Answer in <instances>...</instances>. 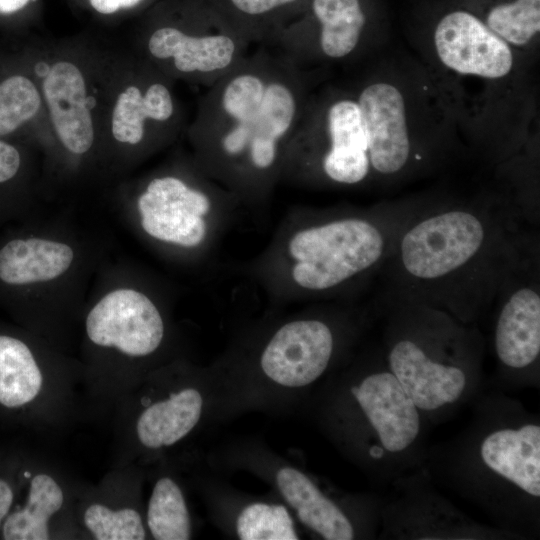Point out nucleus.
<instances>
[{
    "label": "nucleus",
    "mask_w": 540,
    "mask_h": 540,
    "mask_svg": "<svg viewBox=\"0 0 540 540\" xmlns=\"http://www.w3.org/2000/svg\"><path fill=\"white\" fill-rule=\"evenodd\" d=\"M503 195L418 205L400 228L380 273L386 296L475 314L494 301L502 283L538 239Z\"/></svg>",
    "instance_id": "f257e3e1"
},
{
    "label": "nucleus",
    "mask_w": 540,
    "mask_h": 540,
    "mask_svg": "<svg viewBox=\"0 0 540 540\" xmlns=\"http://www.w3.org/2000/svg\"><path fill=\"white\" fill-rule=\"evenodd\" d=\"M313 72L260 45L208 87L190 127L197 166L252 211L269 206Z\"/></svg>",
    "instance_id": "f03ea898"
},
{
    "label": "nucleus",
    "mask_w": 540,
    "mask_h": 540,
    "mask_svg": "<svg viewBox=\"0 0 540 540\" xmlns=\"http://www.w3.org/2000/svg\"><path fill=\"white\" fill-rule=\"evenodd\" d=\"M418 46L456 129L473 146L502 164L528 150L535 92L527 56L465 10L442 16Z\"/></svg>",
    "instance_id": "7ed1b4c3"
},
{
    "label": "nucleus",
    "mask_w": 540,
    "mask_h": 540,
    "mask_svg": "<svg viewBox=\"0 0 540 540\" xmlns=\"http://www.w3.org/2000/svg\"><path fill=\"white\" fill-rule=\"evenodd\" d=\"M419 201L293 209L265 249L246 266L247 273L275 298L348 294L381 271Z\"/></svg>",
    "instance_id": "20e7f679"
},
{
    "label": "nucleus",
    "mask_w": 540,
    "mask_h": 540,
    "mask_svg": "<svg viewBox=\"0 0 540 540\" xmlns=\"http://www.w3.org/2000/svg\"><path fill=\"white\" fill-rule=\"evenodd\" d=\"M365 127L373 185H393L438 166L454 122L421 65L377 68L352 87Z\"/></svg>",
    "instance_id": "39448f33"
},
{
    "label": "nucleus",
    "mask_w": 540,
    "mask_h": 540,
    "mask_svg": "<svg viewBox=\"0 0 540 540\" xmlns=\"http://www.w3.org/2000/svg\"><path fill=\"white\" fill-rule=\"evenodd\" d=\"M282 180L314 189L373 185L368 139L353 89L313 92L289 142Z\"/></svg>",
    "instance_id": "423d86ee"
},
{
    "label": "nucleus",
    "mask_w": 540,
    "mask_h": 540,
    "mask_svg": "<svg viewBox=\"0 0 540 540\" xmlns=\"http://www.w3.org/2000/svg\"><path fill=\"white\" fill-rule=\"evenodd\" d=\"M147 62L165 76L207 88L236 66L251 45L210 0H162L143 35Z\"/></svg>",
    "instance_id": "0eeeda50"
},
{
    "label": "nucleus",
    "mask_w": 540,
    "mask_h": 540,
    "mask_svg": "<svg viewBox=\"0 0 540 540\" xmlns=\"http://www.w3.org/2000/svg\"><path fill=\"white\" fill-rule=\"evenodd\" d=\"M137 205L150 237L185 249L213 247L241 206L200 168L193 178L176 173L152 178Z\"/></svg>",
    "instance_id": "6e6552de"
},
{
    "label": "nucleus",
    "mask_w": 540,
    "mask_h": 540,
    "mask_svg": "<svg viewBox=\"0 0 540 540\" xmlns=\"http://www.w3.org/2000/svg\"><path fill=\"white\" fill-rule=\"evenodd\" d=\"M363 0H308L302 12L265 45L302 70L358 60L370 47Z\"/></svg>",
    "instance_id": "1a4fd4ad"
},
{
    "label": "nucleus",
    "mask_w": 540,
    "mask_h": 540,
    "mask_svg": "<svg viewBox=\"0 0 540 540\" xmlns=\"http://www.w3.org/2000/svg\"><path fill=\"white\" fill-rule=\"evenodd\" d=\"M495 299L500 302L494 332L498 359L515 369L532 365L540 354L538 242L506 277Z\"/></svg>",
    "instance_id": "9d476101"
},
{
    "label": "nucleus",
    "mask_w": 540,
    "mask_h": 540,
    "mask_svg": "<svg viewBox=\"0 0 540 540\" xmlns=\"http://www.w3.org/2000/svg\"><path fill=\"white\" fill-rule=\"evenodd\" d=\"M172 81L146 62L115 97L110 113L113 138L138 146L167 139L181 126Z\"/></svg>",
    "instance_id": "9b49d317"
},
{
    "label": "nucleus",
    "mask_w": 540,
    "mask_h": 540,
    "mask_svg": "<svg viewBox=\"0 0 540 540\" xmlns=\"http://www.w3.org/2000/svg\"><path fill=\"white\" fill-rule=\"evenodd\" d=\"M335 349L332 327L320 318H299L281 325L264 346V374L286 387L306 386L327 369Z\"/></svg>",
    "instance_id": "f8f14e48"
},
{
    "label": "nucleus",
    "mask_w": 540,
    "mask_h": 540,
    "mask_svg": "<svg viewBox=\"0 0 540 540\" xmlns=\"http://www.w3.org/2000/svg\"><path fill=\"white\" fill-rule=\"evenodd\" d=\"M86 331L99 346L116 347L129 356H146L161 344L164 323L158 308L144 293L118 289L92 308Z\"/></svg>",
    "instance_id": "ddd939ff"
},
{
    "label": "nucleus",
    "mask_w": 540,
    "mask_h": 540,
    "mask_svg": "<svg viewBox=\"0 0 540 540\" xmlns=\"http://www.w3.org/2000/svg\"><path fill=\"white\" fill-rule=\"evenodd\" d=\"M390 371L418 409L431 411L459 399L466 374L457 365L443 362L412 334L401 335L388 352Z\"/></svg>",
    "instance_id": "4468645a"
},
{
    "label": "nucleus",
    "mask_w": 540,
    "mask_h": 540,
    "mask_svg": "<svg viewBox=\"0 0 540 540\" xmlns=\"http://www.w3.org/2000/svg\"><path fill=\"white\" fill-rule=\"evenodd\" d=\"M43 103L62 145L81 155L93 145L95 129L88 84L80 66L69 59L55 61L41 85Z\"/></svg>",
    "instance_id": "2eb2a0df"
},
{
    "label": "nucleus",
    "mask_w": 540,
    "mask_h": 540,
    "mask_svg": "<svg viewBox=\"0 0 540 540\" xmlns=\"http://www.w3.org/2000/svg\"><path fill=\"white\" fill-rule=\"evenodd\" d=\"M351 392L390 452L408 448L420 428L418 408L391 371L366 376Z\"/></svg>",
    "instance_id": "dca6fc26"
},
{
    "label": "nucleus",
    "mask_w": 540,
    "mask_h": 540,
    "mask_svg": "<svg viewBox=\"0 0 540 540\" xmlns=\"http://www.w3.org/2000/svg\"><path fill=\"white\" fill-rule=\"evenodd\" d=\"M480 453L488 468L526 493L540 496L539 425L494 431L483 440Z\"/></svg>",
    "instance_id": "f3484780"
},
{
    "label": "nucleus",
    "mask_w": 540,
    "mask_h": 540,
    "mask_svg": "<svg viewBox=\"0 0 540 540\" xmlns=\"http://www.w3.org/2000/svg\"><path fill=\"white\" fill-rule=\"evenodd\" d=\"M73 258L72 248L64 243L14 239L0 249V279L14 285L50 281L66 272Z\"/></svg>",
    "instance_id": "a211bd4d"
},
{
    "label": "nucleus",
    "mask_w": 540,
    "mask_h": 540,
    "mask_svg": "<svg viewBox=\"0 0 540 540\" xmlns=\"http://www.w3.org/2000/svg\"><path fill=\"white\" fill-rule=\"evenodd\" d=\"M276 480L284 499L303 524L327 540L353 539L354 530L348 518L305 474L284 467L277 472Z\"/></svg>",
    "instance_id": "6ab92c4d"
},
{
    "label": "nucleus",
    "mask_w": 540,
    "mask_h": 540,
    "mask_svg": "<svg viewBox=\"0 0 540 540\" xmlns=\"http://www.w3.org/2000/svg\"><path fill=\"white\" fill-rule=\"evenodd\" d=\"M203 400L196 389L186 388L149 406L137 422L140 442L149 448L170 446L198 423Z\"/></svg>",
    "instance_id": "aec40b11"
},
{
    "label": "nucleus",
    "mask_w": 540,
    "mask_h": 540,
    "mask_svg": "<svg viewBox=\"0 0 540 540\" xmlns=\"http://www.w3.org/2000/svg\"><path fill=\"white\" fill-rule=\"evenodd\" d=\"M250 44L267 45L299 15L308 0H210Z\"/></svg>",
    "instance_id": "412c9836"
},
{
    "label": "nucleus",
    "mask_w": 540,
    "mask_h": 540,
    "mask_svg": "<svg viewBox=\"0 0 540 540\" xmlns=\"http://www.w3.org/2000/svg\"><path fill=\"white\" fill-rule=\"evenodd\" d=\"M63 503V493L55 480L38 474L32 478L26 504L10 511L5 518L1 535L5 540L49 539L48 520Z\"/></svg>",
    "instance_id": "4be33fe9"
},
{
    "label": "nucleus",
    "mask_w": 540,
    "mask_h": 540,
    "mask_svg": "<svg viewBox=\"0 0 540 540\" xmlns=\"http://www.w3.org/2000/svg\"><path fill=\"white\" fill-rule=\"evenodd\" d=\"M42 381L29 347L18 338L0 335V406L12 410L32 402Z\"/></svg>",
    "instance_id": "5701e85b"
},
{
    "label": "nucleus",
    "mask_w": 540,
    "mask_h": 540,
    "mask_svg": "<svg viewBox=\"0 0 540 540\" xmlns=\"http://www.w3.org/2000/svg\"><path fill=\"white\" fill-rule=\"evenodd\" d=\"M481 21L514 49L529 58L540 32V0H507L491 6Z\"/></svg>",
    "instance_id": "b1692460"
},
{
    "label": "nucleus",
    "mask_w": 540,
    "mask_h": 540,
    "mask_svg": "<svg viewBox=\"0 0 540 540\" xmlns=\"http://www.w3.org/2000/svg\"><path fill=\"white\" fill-rule=\"evenodd\" d=\"M147 523L157 540L190 538V518L179 486L170 478H161L153 488Z\"/></svg>",
    "instance_id": "393cba45"
},
{
    "label": "nucleus",
    "mask_w": 540,
    "mask_h": 540,
    "mask_svg": "<svg viewBox=\"0 0 540 540\" xmlns=\"http://www.w3.org/2000/svg\"><path fill=\"white\" fill-rule=\"evenodd\" d=\"M41 91L26 76L13 75L0 83V136L33 119L43 105Z\"/></svg>",
    "instance_id": "a878e982"
},
{
    "label": "nucleus",
    "mask_w": 540,
    "mask_h": 540,
    "mask_svg": "<svg viewBox=\"0 0 540 540\" xmlns=\"http://www.w3.org/2000/svg\"><path fill=\"white\" fill-rule=\"evenodd\" d=\"M242 540H297L293 521L284 506L255 503L247 506L237 519Z\"/></svg>",
    "instance_id": "bb28decb"
},
{
    "label": "nucleus",
    "mask_w": 540,
    "mask_h": 540,
    "mask_svg": "<svg viewBox=\"0 0 540 540\" xmlns=\"http://www.w3.org/2000/svg\"><path fill=\"white\" fill-rule=\"evenodd\" d=\"M84 523L98 540H142L146 536L140 515L130 508L113 511L93 504L84 513Z\"/></svg>",
    "instance_id": "cd10ccee"
},
{
    "label": "nucleus",
    "mask_w": 540,
    "mask_h": 540,
    "mask_svg": "<svg viewBox=\"0 0 540 540\" xmlns=\"http://www.w3.org/2000/svg\"><path fill=\"white\" fill-rule=\"evenodd\" d=\"M20 163L18 150L0 140V183L12 179L18 172Z\"/></svg>",
    "instance_id": "c85d7f7f"
},
{
    "label": "nucleus",
    "mask_w": 540,
    "mask_h": 540,
    "mask_svg": "<svg viewBox=\"0 0 540 540\" xmlns=\"http://www.w3.org/2000/svg\"><path fill=\"white\" fill-rule=\"evenodd\" d=\"M153 0H87L91 8L103 15H111L125 10H131Z\"/></svg>",
    "instance_id": "c756f323"
},
{
    "label": "nucleus",
    "mask_w": 540,
    "mask_h": 540,
    "mask_svg": "<svg viewBox=\"0 0 540 540\" xmlns=\"http://www.w3.org/2000/svg\"><path fill=\"white\" fill-rule=\"evenodd\" d=\"M36 0H0V14L9 15L19 12Z\"/></svg>",
    "instance_id": "7c9ffc66"
},
{
    "label": "nucleus",
    "mask_w": 540,
    "mask_h": 540,
    "mask_svg": "<svg viewBox=\"0 0 540 540\" xmlns=\"http://www.w3.org/2000/svg\"><path fill=\"white\" fill-rule=\"evenodd\" d=\"M369 455L374 459H380L384 455V448L380 446L373 445L369 449Z\"/></svg>",
    "instance_id": "2f4dec72"
}]
</instances>
